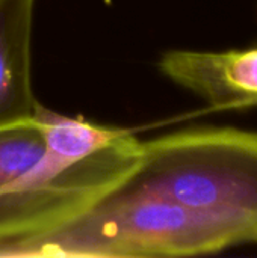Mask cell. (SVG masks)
<instances>
[{"instance_id": "6", "label": "cell", "mask_w": 257, "mask_h": 258, "mask_svg": "<svg viewBox=\"0 0 257 258\" xmlns=\"http://www.w3.org/2000/svg\"><path fill=\"white\" fill-rule=\"evenodd\" d=\"M35 118L41 127L45 148L70 159L86 157L121 138L127 130L100 125L83 118L53 112L38 103Z\"/></svg>"}, {"instance_id": "3", "label": "cell", "mask_w": 257, "mask_h": 258, "mask_svg": "<svg viewBox=\"0 0 257 258\" xmlns=\"http://www.w3.org/2000/svg\"><path fill=\"white\" fill-rule=\"evenodd\" d=\"M142 162V141L126 132L82 159L45 148L36 166L0 192V257L74 221L121 189Z\"/></svg>"}, {"instance_id": "5", "label": "cell", "mask_w": 257, "mask_h": 258, "mask_svg": "<svg viewBox=\"0 0 257 258\" xmlns=\"http://www.w3.org/2000/svg\"><path fill=\"white\" fill-rule=\"evenodd\" d=\"M35 0H0V125L29 119L38 101L32 91V23Z\"/></svg>"}, {"instance_id": "1", "label": "cell", "mask_w": 257, "mask_h": 258, "mask_svg": "<svg viewBox=\"0 0 257 258\" xmlns=\"http://www.w3.org/2000/svg\"><path fill=\"white\" fill-rule=\"evenodd\" d=\"M257 243V227L121 187L64 227L2 257H197Z\"/></svg>"}, {"instance_id": "2", "label": "cell", "mask_w": 257, "mask_h": 258, "mask_svg": "<svg viewBox=\"0 0 257 258\" xmlns=\"http://www.w3.org/2000/svg\"><path fill=\"white\" fill-rule=\"evenodd\" d=\"M124 187L257 227V133L201 127L142 141Z\"/></svg>"}, {"instance_id": "4", "label": "cell", "mask_w": 257, "mask_h": 258, "mask_svg": "<svg viewBox=\"0 0 257 258\" xmlns=\"http://www.w3.org/2000/svg\"><path fill=\"white\" fill-rule=\"evenodd\" d=\"M158 67L212 109L257 106V45L226 51L171 50L162 54Z\"/></svg>"}, {"instance_id": "7", "label": "cell", "mask_w": 257, "mask_h": 258, "mask_svg": "<svg viewBox=\"0 0 257 258\" xmlns=\"http://www.w3.org/2000/svg\"><path fill=\"white\" fill-rule=\"evenodd\" d=\"M45 153V142L35 115L0 125V192L30 172Z\"/></svg>"}]
</instances>
